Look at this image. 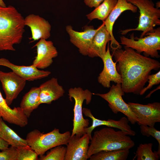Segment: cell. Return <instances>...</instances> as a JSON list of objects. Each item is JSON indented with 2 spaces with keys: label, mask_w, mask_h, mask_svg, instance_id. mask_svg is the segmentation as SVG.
<instances>
[{
  "label": "cell",
  "mask_w": 160,
  "mask_h": 160,
  "mask_svg": "<svg viewBox=\"0 0 160 160\" xmlns=\"http://www.w3.org/2000/svg\"><path fill=\"white\" fill-rule=\"evenodd\" d=\"M16 148L11 146L0 152V160H17Z\"/></svg>",
  "instance_id": "obj_30"
},
{
  "label": "cell",
  "mask_w": 160,
  "mask_h": 160,
  "mask_svg": "<svg viewBox=\"0 0 160 160\" xmlns=\"http://www.w3.org/2000/svg\"><path fill=\"white\" fill-rule=\"evenodd\" d=\"M0 114L4 121L16 125L22 121L24 114L20 107L10 108L7 104L0 91Z\"/></svg>",
  "instance_id": "obj_21"
},
{
  "label": "cell",
  "mask_w": 160,
  "mask_h": 160,
  "mask_svg": "<svg viewBox=\"0 0 160 160\" xmlns=\"http://www.w3.org/2000/svg\"><path fill=\"white\" fill-rule=\"evenodd\" d=\"M90 141L88 159L100 151L129 150L135 145L133 140L124 132L120 130L116 131L109 127L95 132Z\"/></svg>",
  "instance_id": "obj_3"
},
{
  "label": "cell",
  "mask_w": 160,
  "mask_h": 160,
  "mask_svg": "<svg viewBox=\"0 0 160 160\" xmlns=\"http://www.w3.org/2000/svg\"><path fill=\"white\" fill-rule=\"evenodd\" d=\"M137 8L127 0H118L117 4L107 19L104 21L106 29L111 37L110 47L112 50L121 48V46L115 38L113 33V27L117 19L124 12L130 10L133 13Z\"/></svg>",
  "instance_id": "obj_16"
},
{
  "label": "cell",
  "mask_w": 160,
  "mask_h": 160,
  "mask_svg": "<svg viewBox=\"0 0 160 160\" xmlns=\"http://www.w3.org/2000/svg\"><path fill=\"white\" fill-rule=\"evenodd\" d=\"M0 5L4 7L6 6L3 0H0Z\"/></svg>",
  "instance_id": "obj_35"
},
{
  "label": "cell",
  "mask_w": 160,
  "mask_h": 160,
  "mask_svg": "<svg viewBox=\"0 0 160 160\" xmlns=\"http://www.w3.org/2000/svg\"><path fill=\"white\" fill-rule=\"evenodd\" d=\"M104 0H84L86 5L90 7L96 8Z\"/></svg>",
  "instance_id": "obj_32"
},
{
  "label": "cell",
  "mask_w": 160,
  "mask_h": 160,
  "mask_svg": "<svg viewBox=\"0 0 160 160\" xmlns=\"http://www.w3.org/2000/svg\"><path fill=\"white\" fill-rule=\"evenodd\" d=\"M1 117V115H0V118Z\"/></svg>",
  "instance_id": "obj_37"
},
{
  "label": "cell",
  "mask_w": 160,
  "mask_h": 160,
  "mask_svg": "<svg viewBox=\"0 0 160 160\" xmlns=\"http://www.w3.org/2000/svg\"><path fill=\"white\" fill-rule=\"evenodd\" d=\"M25 25L31 29L32 42L41 39L47 40L50 36L51 25L47 20L38 15L31 14L24 19Z\"/></svg>",
  "instance_id": "obj_18"
},
{
  "label": "cell",
  "mask_w": 160,
  "mask_h": 160,
  "mask_svg": "<svg viewBox=\"0 0 160 160\" xmlns=\"http://www.w3.org/2000/svg\"><path fill=\"white\" fill-rule=\"evenodd\" d=\"M68 92L70 100L73 98L75 101L73 127L71 136L76 135L81 137L86 133L85 128L88 127L89 124V120L84 119L83 116V104L85 100L86 104L90 103L92 93L88 89L84 90L80 87L71 88Z\"/></svg>",
  "instance_id": "obj_7"
},
{
  "label": "cell",
  "mask_w": 160,
  "mask_h": 160,
  "mask_svg": "<svg viewBox=\"0 0 160 160\" xmlns=\"http://www.w3.org/2000/svg\"><path fill=\"white\" fill-rule=\"evenodd\" d=\"M71 135L69 131L62 133L56 128L46 133L35 129L27 134L26 139L28 145L41 156L55 146L66 145Z\"/></svg>",
  "instance_id": "obj_4"
},
{
  "label": "cell",
  "mask_w": 160,
  "mask_h": 160,
  "mask_svg": "<svg viewBox=\"0 0 160 160\" xmlns=\"http://www.w3.org/2000/svg\"><path fill=\"white\" fill-rule=\"evenodd\" d=\"M129 153V150L101 151L92 155L90 160H126Z\"/></svg>",
  "instance_id": "obj_25"
},
{
  "label": "cell",
  "mask_w": 160,
  "mask_h": 160,
  "mask_svg": "<svg viewBox=\"0 0 160 160\" xmlns=\"http://www.w3.org/2000/svg\"><path fill=\"white\" fill-rule=\"evenodd\" d=\"M136 6L139 10V23L135 28L121 30L122 35H125L132 31H140L142 32L140 38L153 32L154 28L160 25V9L154 7L151 0H127Z\"/></svg>",
  "instance_id": "obj_5"
},
{
  "label": "cell",
  "mask_w": 160,
  "mask_h": 160,
  "mask_svg": "<svg viewBox=\"0 0 160 160\" xmlns=\"http://www.w3.org/2000/svg\"><path fill=\"white\" fill-rule=\"evenodd\" d=\"M153 144H140L137 147L136 151V157L137 160H158L160 158V153L157 151H153Z\"/></svg>",
  "instance_id": "obj_26"
},
{
  "label": "cell",
  "mask_w": 160,
  "mask_h": 160,
  "mask_svg": "<svg viewBox=\"0 0 160 160\" xmlns=\"http://www.w3.org/2000/svg\"><path fill=\"white\" fill-rule=\"evenodd\" d=\"M146 36L138 38L134 37V33L128 38L124 36L120 37L121 44L124 47L131 48L138 53L143 52L145 56L159 58L160 56L158 50H160V28L146 34Z\"/></svg>",
  "instance_id": "obj_6"
},
{
  "label": "cell",
  "mask_w": 160,
  "mask_h": 160,
  "mask_svg": "<svg viewBox=\"0 0 160 160\" xmlns=\"http://www.w3.org/2000/svg\"><path fill=\"white\" fill-rule=\"evenodd\" d=\"M140 132L143 136L147 137L151 136L155 138L159 143L158 150L160 153V131L156 129L154 127L142 125L140 126Z\"/></svg>",
  "instance_id": "obj_29"
},
{
  "label": "cell",
  "mask_w": 160,
  "mask_h": 160,
  "mask_svg": "<svg viewBox=\"0 0 160 160\" xmlns=\"http://www.w3.org/2000/svg\"><path fill=\"white\" fill-rule=\"evenodd\" d=\"M36 48L37 55L33 64L38 69L46 68L52 63L53 58L58 55V52L52 42L44 39H39L33 47Z\"/></svg>",
  "instance_id": "obj_14"
},
{
  "label": "cell",
  "mask_w": 160,
  "mask_h": 160,
  "mask_svg": "<svg viewBox=\"0 0 160 160\" xmlns=\"http://www.w3.org/2000/svg\"><path fill=\"white\" fill-rule=\"evenodd\" d=\"M24 18L13 6L0 5V51H15L25 31Z\"/></svg>",
  "instance_id": "obj_2"
},
{
  "label": "cell",
  "mask_w": 160,
  "mask_h": 160,
  "mask_svg": "<svg viewBox=\"0 0 160 160\" xmlns=\"http://www.w3.org/2000/svg\"><path fill=\"white\" fill-rule=\"evenodd\" d=\"M0 65L9 68L21 78L29 81L45 78L51 73L48 71L39 70L33 64L28 66L17 65L4 58H0Z\"/></svg>",
  "instance_id": "obj_17"
},
{
  "label": "cell",
  "mask_w": 160,
  "mask_h": 160,
  "mask_svg": "<svg viewBox=\"0 0 160 160\" xmlns=\"http://www.w3.org/2000/svg\"><path fill=\"white\" fill-rule=\"evenodd\" d=\"M39 87L40 104H50L62 97L65 92L63 87L58 83L57 79L54 77L41 84Z\"/></svg>",
  "instance_id": "obj_20"
},
{
  "label": "cell",
  "mask_w": 160,
  "mask_h": 160,
  "mask_svg": "<svg viewBox=\"0 0 160 160\" xmlns=\"http://www.w3.org/2000/svg\"><path fill=\"white\" fill-rule=\"evenodd\" d=\"M0 137L9 145L16 148L28 145L26 139L19 136L5 123L1 117L0 118Z\"/></svg>",
  "instance_id": "obj_23"
},
{
  "label": "cell",
  "mask_w": 160,
  "mask_h": 160,
  "mask_svg": "<svg viewBox=\"0 0 160 160\" xmlns=\"http://www.w3.org/2000/svg\"><path fill=\"white\" fill-rule=\"evenodd\" d=\"M127 104L137 118L139 125L153 127L156 123L160 122L159 103L155 102L146 105L131 102Z\"/></svg>",
  "instance_id": "obj_9"
},
{
  "label": "cell",
  "mask_w": 160,
  "mask_h": 160,
  "mask_svg": "<svg viewBox=\"0 0 160 160\" xmlns=\"http://www.w3.org/2000/svg\"><path fill=\"white\" fill-rule=\"evenodd\" d=\"M9 144L0 137V150H3L9 147Z\"/></svg>",
  "instance_id": "obj_33"
},
{
  "label": "cell",
  "mask_w": 160,
  "mask_h": 160,
  "mask_svg": "<svg viewBox=\"0 0 160 160\" xmlns=\"http://www.w3.org/2000/svg\"><path fill=\"white\" fill-rule=\"evenodd\" d=\"M118 0H104L91 13L86 15L90 20L98 19L105 21L116 5Z\"/></svg>",
  "instance_id": "obj_24"
},
{
  "label": "cell",
  "mask_w": 160,
  "mask_h": 160,
  "mask_svg": "<svg viewBox=\"0 0 160 160\" xmlns=\"http://www.w3.org/2000/svg\"><path fill=\"white\" fill-rule=\"evenodd\" d=\"M102 60L104 66L103 71L98 77V82L104 87L107 88L111 87V81L114 82L116 84H121V77L117 70L116 63L114 62L113 60L112 56L110 52L109 42L105 54Z\"/></svg>",
  "instance_id": "obj_15"
},
{
  "label": "cell",
  "mask_w": 160,
  "mask_h": 160,
  "mask_svg": "<svg viewBox=\"0 0 160 160\" xmlns=\"http://www.w3.org/2000/svg\"><path fill=\"white\" fill-rule=\"evenodd\" d=\"M90 139L87 133L71 136L66 145L65 160H86Z\"/></svg>",
  "instance_id": "obj_12"
},
{
  "label": "cell",
  "mask_w": 160,
  "mask_h": 160,
  "mask_svg": "<svg viewBox=\"0 0 160 160\" xmlns=\"http://www.w3.org/2000/svg\"><path fill=\"white\" fill-rule=\"evenodd\" d=\"M0 81L5 95V101L9 106L23 90L26 80L13 71H0Z\"/></svg>",
  "instance_id": "obj_10"
},
{
  "label": "cell",
  "mask_w": 160,
  "mask_h": 160,
  "mask_svg": "<svg viewBox=\"0 0 160 160\" xmlns=\"http://www.w3.org/2000/svg\"><path fill=\"white\" fill-rule=\"evenodd\" d=\"M82 111L83 114L86 116L90 118L92 121V125L85 128V132L89 135L90 140L92 138V133L93 130L96 127L103 125L118 129L124 132L128 135L134 136L136 135L135 132L132 129L129 125L128 119L125 117H123L118 121L110 119L107 120H101L95 118L89 109L84 108Z\"/></svg>",
  "instance_id": "obj_13"
},
{
  "label": "cell",
  "mask_w": 160,
  "mask_h": 160,
  "mask_svg": "<svg viewBox=\"0 0 160 160\" xmlns=\"http://www.w3.org/2000/svg\"><path fill=\"white\" fill-rule=\"evenodd\" d=\"M148 84L146 87H144L140 92V95H142L149 89H151L153 86L159 84L160 83V71L152 75H149L148 77Z\"/></svg>",
  "instance_id": "obj_31"
},
{
  "label": "cell",
  "mask_w": 160,
  "mask_h": 160,
  "mask_svg": "<svg viewBox=\"0 0 160 160\" xmlns=\"http://www.w3.org/2000/svg\"><path fill=\"white\" fill-rule=\"evenodd\" d=\"M99 28L95 29L93 26L86 25L83 31L79 32L74 30L71 25H68L65 29L69 36L71 42L78 49L80 53L87 56L93 37Z\"/></svg>",
  "instance_id": "obj_11"
},
{
  "label": "cell",
  "mask_w": 160,
  "mask_h": 160,
  "mask_svg": "<svg viewBox=\"0 0 160 160\" xmlns=\"http://www.w3.org/2000/svg\"><path fill=\"white\" fill-rule=\"evenodd\" d=\"M124 93L121 84H116V85L113 84L106 93H92V94L99 96L107 101L113 113L116 114L119 112L122 113L127 117L132 124H134L137 122V119L128 104L124 100L122 96L124 95Z\"/></svg>",
  "instance_id": "obj_8"
},
{
  "label": "cell",
  "mask_w": 160,
  "mask_h": 160,
  "mask_svg": "<svg viewBox=\"0 0 160 160\" xmlns=\"http://www.w3.org/2000/svg\"><path fill=\"white\" fill-rule=\"evenodd\" d=\"M66 147L60 145L50 149L45 155L40 156V160H65Z\"/></svg>",
  "instance_id": "obj_27"
},
{
  "label": "cell",
  "mask_w": 160,
  "mask_h": 160,
  "mask_svg": "<svg viewBox=\"0 0 160 160\" xmlns=\"http://www.w3.org/2000/svg\"><path fill=\"white\" fill-rule=\"evenodd\" d=\"M160 88V86H159V87H158V88L155 89H154V90H153L152 92H151L150 93V94H149L145 98H148V97H150V95H151L154 91H156V90H157V89H159Z\"/></svg>",
  "instance_id": "obj_34"
},
{
  "label": "cell",
  "mask_w": 160,
  "mask_h": 160,
  "mask_svg": "<svg viewBox=\"0 0 160 160\" xmlns=\"http://www.w3.org/2000/svg\"><path fill=\"white\" fill-rule=\"evenodd\" d=\"M156 7L159 8L160 7V1H158L156 3Z\"/></svg>",
  "instance_id": "obj_36"
},
{
  "label": "cell",
  "mask_w": 160,
  "mask_h": 160,
  "mask_svg": "<svg viewBox=\"0 0 160 160\" xmlns=\"http://www.w3.org/2000/svg\"><path fill=\"white\" fill-rule=\"evenodd\" d=\"M40 91L39 87H33L22 98L20 107L28 118L30 117L33 111L40 105Z\"/></svg>",
  "instance_id": "obj_22"
},
{
  "label": "cell",
  "mask_w": 160,
  "mask_h": 160,
  "mask_svg": "<svg viewBox=\"0 0 160 160\" xmlns=\"http://www.w3.org/2000/svg\"><path fill=\"white\" fill-rule=\"evenodd\" d=\"M103 22L92 39L88 55L90 57H99L102 59L106 52L107 44L111 41V35Z\"/></svg>",
  "instance_id": "obj_19"
},
{
  "label": "cell",
  "mask_w": 160,
  "mask_h": 160,
  "mask_svg": "<svg viewBox=\"0 0 160 160\" xmlns=\"http://www.w3.org/2000/svg\"><path fill=\"white\" fill-rule=\"evenodd\" d=\"M118 73L121 75L122 90L126 93L140 95L152 70L160 68L158 60L143 56L132 49L112 50Z\"/></svg>",
  "instance_id": "obj_1"
},
{
  "label": "cell",
  "mask_w": 160,
  "mask_h": 160,
  "mask_svg": "<svg viewBox=\"0 0 160 160\" xmlns=\"http://www.w3.org/2000/svg\"><path fill=\"white\" fill-rule=\"evenodd\" d=\"M17 160H37L38 155L29 145L16 148Z\"/></svg>",
  "instance_id": "obj_28"
}]
</instances>
